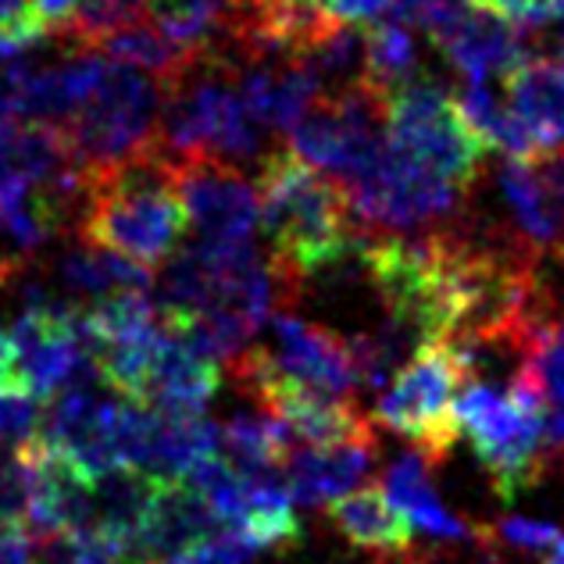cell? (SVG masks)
<instances>
[{"instance_id":"obj_42","label":"cell","mask_w":564,"mask_h":564,"mask_svg":"<svg viewBox=\"0 0 564 564\" xmlns=\"http://www.w3.org/2000/svg\"><path fill=\"white\" fill-rule=\"evenodd\" d=\"M307 4H318V8H325V4H329V0H307Z\"/></svg>"},{"instance_id":"obj_27","label":"cell","mask_w":564,"mask_h":564,"mask_svg":"<svg viewBox=\"0 0 564 564\" xmlns=\"http://www.w3.org/2000/svg\"><path fill=\"white\" fill-rule=\"evenodd\" d=\"M143 11L147 0H76L72 19L65 22L62 33L83 43H97L100 36L115 33V29L143 19Z\"/></svg>"},{"instance_id":"obj_33","label":"cell","mask_w":564,"mask_h":564,"mask_svg":"<svg viewBox=\"0 0 564 564\" xmlns=\"http://www.w3.org/2000/svg\"><path fill=\"white\" fill-rule=\"evenodd\" d=\"M0 29H11V33H22L33 40L47 33L29 0H0Z\"/></svg>"},{"instance_id":"obj_34","label":"cell","mask_w":564,"mask_h":564,"mask_svg":"<svg viewBox=\"0 0 564 564\" xmlns=\"http://www.w3.org/2000/svg\"><path fill=\"white\" fill-rule=\"evenodd\" d=\"M325 8H329L333 19L358 25V22H379L393 8V0H329Z\"/></svg>"},{"instance_id":"obj_13","label":"cell","mask_w":564,"mask_h":564,"mask_svg":"<svg viewBox=\"0 0 564 564\" xmlns=\"http://www.w3.org/2000/svg\"><path fill=\"white\" fill-rule=\"evenodd\" d=\"M376 465V436L339 440V443H301L286 454V486L293 503L318 508L350 494L365 482Z\"/></svg>"},{"instance_id":"obj_10","label":"cell","mask_w":564,"mask_h":564,"mask_svg":"<svg viewBox=\"0 0 564 564\" xmlns=\"http://www.w3.org/2000/svg\"><path fill=\"white\" fill-rule=\"evenodd\" d=\"M122 397L104 379L79 382L51 397V408L40 419V443L57 454L86 479L122 465Z\"/></svg>"},{"instance_id":"obj_12","label":"cell","mask_w":564,"mask_h":564,"mask_svg":"<svg viewBox=\"0 0 564 564\" xmlns=\"http://www.w3.org/2000/svg\"><path fill=\"white\" fill-rule=\"evenodd\" d=\"M414 22L436 40V47L451 57V65L468 83L508 76L525 57L518 29L494 11L468 4V0H436Z\"/></svg>"},{"instance_id":"obj_14","label":"cell","mask_w":564,"mask_h":564,"mask_svg":"<svg viewBox=\"0 0 564 564\" xmlns=\"http://www.w3.org/2000/svg\"><path fill=\"white\" fill-rule=\"evenodd\" d=\"M429 465L433 462H429L422 451H408L393 457V465L382 471L379 494L411 525V532L419 529L436 543L479 540V529H471L462 514H454L447 503H443V497L433 486V475H429Z\"/></svg>"},{"instance_id":"obj_18","label":"cell","mask_w":564,"mask_h":564,"mask_svg":"<svg viewBox=\"0 0 564 564\" xmlns=\"http://www.w3.org/2000/svg\"><path fill=\"white\" fill-rule=\"evenodd\" d=\"M221 386L218 365L207 361L204 354L189 350L180 336L169 329L165 347L147 376L140 390V404L154 411H175V414H204Z\"/></svg>"},{"instance_id":"obj_43","label":"cell","mask_w":564,"mask_h":564,"mask_svg":"<svg viewBox=\"0 0 564 564\" xmlns=\"http://www.w3.org/2000/svg\"><path fill=\"white\" fill-rule=\"evenodd\" d=\"M479 564H503V561H497V557H486V561H479Z\"/></svg>"},{"instance_id":"obj_19","label":"cell","mask_w":564,"mask_h":564,"mask_svg":"<svg viewBox=\"0 0 564 564\" xmlns=\"http://www.w3.org/2000/svg\"><path fill=\"white\" fill-rule=\"evenodd\" d=\"M158 486L161 479L129 465H118L90 479L94 532H100V536L111 540L115 546H122V554L129 561H132V551H137L147 514H151Z\"/></svg>"},{"instance_id":"obj_20","label":"cell","mask_w":564,"mask_h":564,"mask_svg":"<svg viewBox=\"0 0 564 564\" xmlns=\"http://www.w3.org/2000/svg\"><path fill=\"white\" fill-rule=\"evenodd\" d=\"M329 518L350 546L376 557H400L414 546L411 525L386 503L379 489H350L329 500Z\"/></svg>"},{"instance_id":"obj_15","label":"cell","mask_w":564,"mask_h":564,"mask_svg":"<svg viewBox=\"0 0 564 564\" xmlns=\"http://www.w3.org/2000/svg\"><path fill=\"white\" fill-rule=\"evenodd\" d=\"M221 529L226 525L218 522L197 489L186 486L183 479L161 482L151 503V514H147L143 532L137 540V551H132V561L165 564L169 557L189 551V546L218 536Z\"/></svg>"},{"instance_id":"obj_32","label":"cell","mask_w":564,"mask_h":564,"mask_svg":"<svg viewBox=\"0 0 564 564\" xmlns=\"http://www.w3.org/2000/svg\"><path fill=\"white\" fill-rule=\"evenodd\" d=\"M22 79L25 62L0 65V132L22 126Z\"/></svg>"},{"instance_id":"obj_39","label":"cell","mask_w":564,"mask_h":564,"mask_svg":"<svg viewBox=\"0 0 564 564\" xmlns=\"http://www.w3.org/2000/svg\"><path fill=\"white\" fill-rule=\"evenodd\" d=\"M429 4H436V0H393V11H397V19L414 22Z\"/></svg>"},{"instance_id":"obj_7","label":"cell","mask_w":564,"mask_h":564,"mask_svg":"<svg viewBox=\"0 0 564 564\" xmlns=\"http://www.w3.org/2000/svg\"><path fill=\"white\" fill-rule=\"evenodd\" d=\"M229 365L247 390L261 382H290L336 400H350L358 390V372H354L347 339L325 325L296 318L290 311L272 318L269 344L247 347Z\"/></svg>"},{"instance_id":"obj_22","label":"cell","mask_w":564,"mask_h":564,"mask_svg":"<svg viewBox=\"0 0 564 564\" xmlns=\"http://www.w3.org/2000/svg\"><path fill=\"white\" fill-rule=\"evenodd\" d=\"M500 193H503V204L511 207V218L522 240L532 250H561L564 247V229L554 215V207L546 204L543 197V186L536 180V172L525 158H508L500 165Z\"/></svg>"},{"instance_id":"obj_30","label":"cell","mask_w":564,"mask_h":564,"mask_svg":"<svg viewBox=\"0 0 564 564\" xmlns=\"http://www.w3.org/2000/svg\"><path fill=\"white\" fill-rule=\"evenodd\" d=\"M254 554L258 551L240 536V532L221 529L218 536L189 546V551L169 557L165 564H250V557H254Z\"/></svg>"},{"instance_id":"obj_26","label":"cell","mask_w":564,"mask_h":564,"mask_svg":"<svg viewBox=\"0 0 564 564\" xmlns=\"http://www.w3.org/2000/svg\"><path fill=\"white\" fill-rule=\"evenodd\" d=\"M154 25L180 47L204 54L207 43L226 36L232 0H147Z\"/></svg>"},{"instance_id":"obj_25","label":"cell","mask_w":564,"mask_h":564,"mask_svg":"<svg viewBox=\"0 0 564 564\" xmlns=\"http://www.w3.org/2000/svg\"><path fill=\"white\" fill-rule=\"evenodd\" d=\"M457 100V111L468 122V129L479 137L486 147H497L508 158H529L532 143L525 137V129L518 126L514 111L508 108V100H500L489 83H468Z\"/></svg>"},{"instance_id":"obj_31","label":"cell","mask_w":564,"mask_h":564,"mask_svg":"<svg viewBox=\"0 0 564 564\" xmlns=\"http://www.w3.org/2000/svg\"><path fill=\"white\" fill-rule=\"evenodd\" d=\"M529 165H532V172H536V180L543 186V197H546V204L554 207V215H557L561 229H564V151H561V147H557V151H543V158L529 161Z\"/></svg>"},{"instance_id":"obj_37","label":"cell","mask_w":564,"mask_h":564,"mask_svg":"<svg viewBox=\"0 0 564 564\" xmlns=\"http://www.w3.org/2000/svg\"><path fill=\"white\" fill-rule=\"evenodd\" d=\"M33 36H22V33H11V29H0V65H11L19 62L22 54H29L33 47Z\"/></svg>"},{"instance_id":"obj_35","label":"cell","mask_w":564,"mask_h":564,"mask_svg":"<svg viewBox=\"0 0 564 564\" xmlns=\"http://www.w3.org/2000/svg\"><path fill=\"white\" fill-rule=\"evenodd\" d=\"M0 564H40V554L29 532H4L0 536Z\"/></svg>"},{"instance_id":"obj_4","label":"cell","mask_w":564,"mask_h":564,"mask_svg":"<svg viewBox=\"0 0 564 564\" xmlns=\"http://www.w3.org/2000/svg\"><path fill=\"white\" fill-rule=\"evenodd\" d=\"M161 90L140 68L104 62L97 86L65 122V140L79 165L97 175L154 151Z\"/></svg>"},{"instance_id":"obj_2","label":"cell","mask_w":564,"mask_h":564,"mask_svg":"<svg viewBox=\"0 0 564 564\" xmlns=\"http://www.w3.org/2000/svg\"><path fill=\"white\" fill-rule=\"evenodd\" d=\"M79 229L83 240L108 247L143 269L169 261L186 229L172 161L147 151L126 165L90 175Z\"/></svg>"},{"instance_id":"obj_16","label":"cell","mask_w":564,"mask_h":564,"mask_svg":"<svg viewBox=\"0 0 564 564\" xmlns=\"http://www.w3.org/2000/svg\"><path fill=\"white\" fill-rule=\"evenodd\" d=\"M503 83H508V108L525 129L532 151L564 147V62L522 57Z\"/></svg>"},{"instance_id":"obj_23","label":"cell","mask_w":564,"mask_h":564,"mask_svg":"<svg viewBox=\"0 0 564 564\" xmlns=\"http://www.w3.org/2000/svg\"><path fill=\"white\" fill-rule=\"evenodd\" d=\"M97 47L108 54L111 62L140 68L161 83H172L175 76H183V72L200 57V54L180 47V43L169 40L158 25L143 22V19L115 29V33H108V36H100Z\"/></svg>"},{"instance_id":"obj_17","label":"cell","mask_w":564,"mask_h":564,"mask_svg":"<svg viewBox=\"0 0 564 564\" xmlns=\"http://www.w3.org/2000/svg\"><path fill=\"white\" fill-rule=\"evenodd\" d=\"M154 275L143 264L115 254L108 247L83 240L57 258V293L79 311L118 293H151Z\"/></svg>"},{"instance_id":"obj_24","label":"cell","mask_w":564,"mask_h":564,"mask_svg":"<svg viewBox=\"0 0 564 564\" xmlns=\"http://www.w3.org/2000/svg\"><path fill=\"white\" fill-rule=\"evenodd\" d=\"M361 40H365V79L379 94L390 97L393 90L414 79V72H419V43H414L404 22L379 19L365 29Z\"/></svg>"},{"instance_id":"obj_11","label":"cell","mask_w":564,"mask_h":564,"mask_svg":"<svg viewBox=\"0 0 564 564\" xmlns=\"http://www.w3.org/2000/svg\"><path fill=\"white\" fill-rule=\"evenodd\" d=\"M172 172L183 215L204 243H254L261 226L258 186L243 180L240 169L218 158H186L175 161Z\"/></svg>"},{"instance_id":"obj_29","label":"cell","mask_w":564,"mask_h":564,"mask_svg":"<svg viewBox=\"0 0 564 564\" xmlns=\"http://www.w3.org/2000/svg\"><path fill=\"white\" fill-rule=\"evenodd\" d=\"M43 408L33 393L19 390L11 382H0V447L19 451L40 440Z\"/></svg>"},{"instance_id":"obj_5","label":"cell","mask_w":564,"mask_h":564,"mask_svg":"<svg viewBox=\"0 0 564 564\" xmlns=\"http://www.w3.org/2000/svg\"><path fill=\"white\" fill-rule=\"evenodd\" d=\"M465 379L468 368L462 350L451 339H429L425 347L414 350L411 361L397 368L393 382L382 386L376 419L393 433L408 436L414 451L440 465L457 443L454 397Z\"/></svg>"},{"instance_id":"obj_36","label":"cell","mask_w":564,"mask_h":564,"mask_svg":"<svg viewBox=\"0 0 564 564\" xmlns=\"http://www.w3.org/2000/svg\"><path fill=\"white\" fill-rule=\"evenodd\" d=\"M36 11V19L43 22V29H54V33H62L65 22L72 19V8H76V0H29Z\"/></svg>"},{"instance_id":"obj_8","label":"cell","mask_w":564,"mask_h":564,"mask_svg":"<svg viewBox=\"0 0 564 564\" xmlns=\"http://www.w3.org/2000/svg\"><path fill=\"white\" fill-rule=\"evenodd\" d=\"M347 204L365 229L414 232L451 218L462 204V189L382 143L379 154L347 180Z\"/></svg>"},{"instance_id":"obj_41","label":"cell","mask_w":564,"mask_h":564,"mask_svg":"<svg viewBox=\"0 0 564 564\" xmlns=\"http://www.w3.org/2000/svg\"><path fill=\"white\" fill-rule=\"evenodd\" d=\"M557 22H561V33H557V43H561V54H564V14H561V19H557Z\"/></svg>"},{"instance_id":"obj_3","label":"cell","mask_w":564,"mask_h":564,"mask_svg":"<svg viewBox=\"0 0 564 564\" xmlns=\"http://www.w3.org/2000/svg\"><path fill=\"white\" fill-rule=\"evenodd\" d=\"M454 425L457 436L471 443L500 500L522 497L543 479V408L522 376L514 382H479L468 376L454 397Z\"/></svg>"},{"instance_id":"obj_21","label":"cell","mask_w":564,"mask_h":564,"mask_svg":"<svg viewBox=\"0 0 564 564\" xmlns=\"http://www.w3.org/2000/svg\"><path fill=\"white\" fill-rule=\"evenodd\" d=\"M522 379L540 397L546 447L564 451V315H551L546 311L536 322L529 339Z\"/></svg>"},{"instance_id":"obj_9","label":"cell","mask_w":564,"mask_h":564,"mask_svg":"<svg viewBox=\"0 0 564 564\" xmlns=\"http://www.w3.org/2000/svg\"><path fill=\"white\" fill-rule=\"evenodd\" d=\"M386 143V94L358 83L344 94L315 100L290 129V147L304 165L329 172L336 183L354 180Z\"/></svg>"},{"instance_id":"obj_28","label":"cell","mask_w":564,"mask_h":564,"mask_svg":"<svg viewBox=\"0 0 564 564\" xmlns=\"http://www.w3.org/2000/svg\"><path fill=\"white\" fill-rule=\"evenodd\" d=\"M561 529L554 522H543V518H529V514H503L497 518L489 529H479V540L486 546H508L518 554H546L557 543Z\"/></svg>"},{"instance_id":"obj_6","label":"cell","mask_w":564,"mask_h":564,"mask_svg":"<svg viewBox=\"0 0 564 564\" xmlns=\"http://www.w3.org/2000/svg\"><path fill=\"white\" fill-rule=\"evenodd\" d=\"M386 143L457 189L471 186L486 165V143L440 83L411 79L386 97Z\"/></svg>"},{"instance_id":"obj_38","label":"cell","mask_w":564,"mask_h":564,"mask_svg":"<svg viewBox=\"0 0 564 564\" xmlns=\"http://www.w3.org/2000/svg\"><path fill=\"white\" fill-rule=\"evenodd\" d=\"M14 186H22V175L19 169H14V161H11V151H8V129L0 132V197H4L8 189Z\"/></svg>"},{"instance_id":"obj_1","label":"cell","mask_w":564,"mask_h":564,"mask_svg":"<svg viewBox=\"0 0 564 564\" xmlns=\"http://www.w3.org/2000/svg\"><path fill=\"white\" fill-rule=\"evenodd\" d=\"M254 186L282 286H304L358 243L344 183L304 165L293 151L264 158Z\"/></svg>"},{"instance_id":"obj_40","label":"cell","mask_w":564,"mask_h":564,"mask_svg":"<svg viewBox=\"0 0 564 564\" xmlns=\"http://www.w3.org/2000/svg\"><path fill=\"white\" fill-rule=\"evenodd\" d=\"M543 564H564V532L557 536V543L551 546V551L543 554Z\"/></svg>"}]
</instances>
